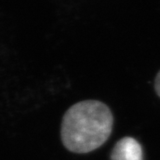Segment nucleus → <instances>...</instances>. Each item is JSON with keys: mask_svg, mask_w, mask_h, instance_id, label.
Returning <instances> with one entry per match:
<instances>
[{"mask_svg": "<svg viewBox=\"0 0 160 160\" xmlns=\"http://www.w3.org/2000/svg\"><path fill=\"white\" fill-rule=\"evenodd\" d=\"M113 125L112 112L105 103L95 100L79 102L63 116L62 142L71 152L89 153L108 141Z\"/></svg>", "mask_w": 160, "mask_h": 160, "instance_id": "f257e3e1", "label": "nucleus"}, {"mask_svg": "<svg viewBox=\"0 0 160 160\" xmlns=\"http://www.w3.org/2000/svg\"><path fill=\"white\" fill-rule=\"evenodd\" d=\"M110 160H143L142 145L134 138H122L111 150Z\"/></svg>", "mask_w": 160, "mask_h": 160, "instance_id": "f03ea898", "label": "nucleus"}, {"mask_svg": "<svg viewBox=\"0 0 160 160\" xmlns=\"http://www.w3.org/2000/svg\"><path fill=\"white\" fill-rule=\"evenodd\" d=\"M155 91L160 97V70L158 72L155 78Z\"/></svg>", "mask_w": 160, "mask_h": 160, "instance_id": "7ed1b4c3", "label": "nucleus"}]
</instances>
